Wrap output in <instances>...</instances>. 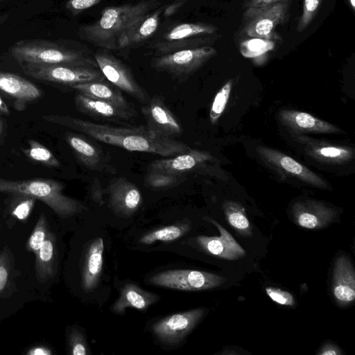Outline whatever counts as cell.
Segmentation results:
<instances>
[{
  "instance_id": "22",
  "label": "cell",
  "mask_w": 355,
  "mask_h": 355,
  "mask_svg": "<svg viewBox=\"0 0 355 355\" xmlns=\"http://www.w3.org/2000/svg\"><path fill=\"white\" fill-rule=\"evenodd\" d=\"M0 90L15 100V107L18 110H22L28 103L42 95L40 89L31 81L3 71H0Z\"/></svg>"
},
{
  "instance_id": "4",
  "label": "cell",
  "mask_w": 355,
  "mask_h": 355,
  "mask_svg": "<svg viewBox=\"0 0 355 355\" xmlns=\"http://www.w3.org/2000/svg\"><path fill=\"white\" fill-rule=\"evenodd\" d=\"M10 52L19 64H64L98 69L89 55L45 40H19L10 47Z\"/></svg>"
},
{
  "instance_id": "2",
  "label": "cell",
  "mask_w": 355,
  "mask_h": 355,
  "mask_svg": "<svg viewBox=\"0 0 355 355\" xmlns=\"http://www.w3.org/2000/svg\"><path fill=\"white\" fill-rule=\"evenodd\" d=\"M159 4L156 0H146L107 8L97 21L80 28V36L101 48H121L127 34Z\"/></svg>"
},
{
  "instance_id": "5",
  "label": "cell",
  "mask_w": 355,
  "mask_h": 355,
  "mask_svg": "<svg viewBox=\"0 0 355 355\" xmlns=\"http://www.w3.org/2000/svg\"><path fill=\"white\" fill-rule=\"evenodd\" d=\"M23 71L35 79L67 86L105 80L99 69L64 65L23 63Z\"/></svg>"
},
{
  "instance_id": "8",
  "label": "cell",
  "mask_w": 355,
  "mask_h": 355,
  "mask_svg": "<svg viewBox=\"0 0 355 355\" xmlns=\"http://www.w3.org/2000/svg\"><path fill=\"white\" fill-rule=\"evenodd\" d=\"M94 60L99 70L109 83L142 105L149 101L150 97L148 92L137 83L129 69L120 60L105 52L96 53Z\"/></svg>"
},
{
  "instance_id": "25",
  "label": "cell",
  "mask_w": 355,
  "mask_h": 355,
  "mask_svg": "<svg viewBox=\"0 0 355 355\" xmlns=\"http://www.w3.org/2000/svg\"><path fill=\"white\" fill-rule=\"evenodd\" d=\"M158 298L155 293L147 292L137 285L129 283L121 290L119 298L112 304V311L121 313L128 307L145 311L157 302Z\"/></svg>"
},
{
  "instance_id": "19",
  "label": "cell",
  "mask_w": 355,
  "mask_h": 355,
  "mask_svg": "<svg viewBox=\"0 0 355 355\" xmlns=\"http://www.w3.org/2000/svg\"><path fill=\"white\" fill-rule=\"evenodd\" d=\"M281 123L294 133H338L341 131L334 125L309 113L294 110H282L279 113Z\"/></svg>"
},
{
  "instance_id": "35",
  "label": "cell",
  "mask_w": 355,
  "mask_h": 355,
  "mask_svg": "<svg viewBox=\"0 0 355 355\" xmlns=\"http://www.w3.org/2000/svg\"><path fill=\"white\" fill-rule=\"evenodd\" d=\"M48 232L46 218L45 215L42 214L38 218L33 232L28 239V250L35 254L45 241Z\"/></svg>"
},
{
  "instance_id": "21",
  "label": "cell",
  "mask_w": 355,
  "mask_h": 355,
  "mask_svg": "<svg viewBox=\"0 0 355 355\" xmlns=\"http://www.w3.org/2000/svg\"><path fill=\"white\" fill-rule=\"evenodd\" d=\"M220 232L219 236H198L199 245L207 252L226 259H237L245 254L244 249L231 234L213 219L209 218Z\"/></svg>"
},
{
  "instance_id": "44",
  "label": "cell",
  "mask_w": 355,
  "mask_h": 355,
  "mask_svg": "<svg viewBox=\"0 0 355 355\" xmlns=\"http://www.w3.org/2000/svg\"><path fill=\"white\" fill-rule=\"evenodd\" d=\"M282 0H251L248 4V8H263L269 5L281 2Z\"/></svg>"
},
{
  "instance_id": "1",
  "label": "cell",
  "mask_w": 355,
  "mask_h": 355,
  "mask_svg": "<svg viewBox=\"0 0 355 355\" xmlns=\"http://www.w3.org/2000/svg\"><path fill=\"white\" fill-rule=\"evenodd\" d=\"M46 121L62 125L89 136L103 143L132 152L156 154L164 157L175 156L191 149L173 139L161 137L147 126L115 127L66 115L47 114Z\"/></svg>"
},
{
  "instance_id": "36",
  "label": "cell",
  "mask_w": 355,
  "mask_h": 355,
  "mask_svg": "<svg viewBox=\"0 0 355 355\" xmlns=\"http://www.w3.org/2000/svg\"><path fill=\"white\" fill-rule=\"evenodd\" d=\"M322 2V0H303V11L298 22V32L304 31L311 23Z\"/></svg>"
},
{
  "instance_id": "48",
  "label": "cell",
  "mask_w": 355,
  "mask_h": 355,
  "mask_svg": "<svg viewBox=\"0 0 355 355\" xmlns=\"http://www.w3.org/2000/svg\"><path fill=\"white\" fill-rule=\"evenodd\" d=\"M8 17L9 15L8 14L0 15V26L8 19Z\"/></svg>"
},
{
  "instance_id": "15",
  "label": "cell",
  "mask_w": 355,
  "mask_h": 355,
  "mask_svg": "<svg viewBox=\"0 0 355 355\" xmlns=\"http://www.w3.org/2000/svg\"><path fill=\"white\" fill-rule=\"evenodd\" d=\"M76 109L93 119L123 123L136 116L137 113L112 103L94 99L77 93L74 97Z\"/></svg>"
},
{
  "instance_id": "37",
  "label": "cell",
  "mask_w": 355,
  "mask_h": 355,
  "mask_svg": "<svg viewBox=\"0 0 355 355\" xmlns=\"http://www.w3.org/2000/svg\"><path fill=\"white\" fill-rule=\"evenodd\" d=\"M266 292L272 301L279 304L291 306L295 305V298L289 292L274 287H266Z\"/></svg>"
},
{
  "instance_id": "18",
  "label": "cell",
  "mask_w": 355,
  "mask_h": 355,
  "mask_svg": "<svg viewBox=\"0 0 355 355\" xmlns=\"http://www.w3.org/2000/svg\"><path fill=\"white\" fill-rule=\"evenodd\" d=\"M332 292L340 305H348L355 299V272L347 256L336 258L333 272Z\"/></svg>"
},
{
  "instance_id": "33",
  "label": "cell",
  "mask_w": 355,
  "mask_h": 355,
  "mask_svg": "<svg viewBox=\"0 0 355 355\" xmlns=\"http://www.w3.org/2000/svg\"><path fill=\"white\" fill-rule=\"evenodd\" d=\"M184 180V176H177L156 171H148L144 178V184L146 187L154 189H165L175 187Z\"/></svg>"
},
{
  "instance_id": "34",
  "label": "cell",
  "mask_w": 355,
  "mask_h": 355,
  "mask_svg": "<svg viewBox=\"0 0 355 355\" xmlns=\"http://www.w3.org/2000/svg\"><path fill=\"white\" fill-rule=\"evenodd\" d=\"M232 80L227 81L214 97L209 112V119L212 124L218 121L225 109L232 88Z\"/></svg>"
},
{
  "instance_id": "13",
  "label": "cell",
  "mask_w": 355,
  "mask_h": 355,
  "mask_svg": "<svg viewBox=\"0 0 355 355\" xmlns=\"http://www.w3.org/2000/svg\"><path fill=\"white\" fill-rule=\"evenodd\" d=\"M213 159L207 152L190 149L183 153L156 159L148 166V171L161 172L177 176L198 171Z\"/></svg>"
},
{
  "instance_id": "38",
  "label": "cell",
  "mask_w": 355,
  "mask_h": 355,
  "mask_svg": "<svg viewBox=\"0 0 355 355\" xmlns=\"http://www.w3.org/2000/svg\"><path fill=\"white\" fill-rule=\"evenodd\" d=\"M69 347L73 355L87 354V348L82 334L76 329H73L69 337Z\"/></svg>"
},
{
  "instance_id": "31",
  "label": "cell",
  "mask_w": 355,
  "mask_h": 355,
  "mask_svg": "<svg viewBox=\"0 0 355 355\" xmlns=\"http://www.w3.org/2000/svg\"><path fill=\"white\" fill-rule=\"evenodd\" d=\"M216 28L212 25L203 24H182L171 29L165 35L169 41L180 40L201 34H211Z\"/></svg>"
},
{
  "instance_id": "20",
  "label": "cell",
  "mask_w": 355,
  "mask_h": 355,
  "mask_svg": "<svg viewBox=\"0 0 355 355\" xmlns=\"http://www.w3.org/2000/svg\"><path fill=\"white\" fill-rule=\"evenodd\" d=\"M305 153L314 159L327 164H342L354 157V150L349 146H338L321 141L298 136Z\"/></svg>"
},
{
  "instance_id": "30",
  "label": "cell",
  "mask_w": 355,
  "mask_h": 355,
  "mask_svg": "<svg viewBox=\"0 0 355 355\" xmlns=\"http://www.w3.org/2000/svg\"><path fill=\"white\" fill-rule=\"evenodd\" d=\"M28 148L23 149L24 155L40 164L49 167H59L60 162L53 153L40 142L31 139L28 142Z\"/></svg>"
},
{
  "instance_id": "39",
  "label": "cell",
  "mask_w": 355,
  "mask_h": 355,
  "mask_svg": "<svg viewBox=\"0 0 355 355\" xmlns=\"http://www.w3.org/2000/svg\"><path fill=\"white\" fill-rule=\"evenodd\" d=\"M25 198L14 207L12 211V215L20 220H24L29 216L36 200L29 196H25Z\"/></svg>"
},
{
  "instance_id": "10",
  "label": "cell",
  "mask_w": 355,
  "mask_h": 355,
  "mask_svg": "<svg viewBox=\"0 0 355 355\" xmlns=\"http://www.w3.org/2000/svg\"><path fill=\"white\" fill-rule=\"evenodd\" d=\"M141 111L147 128L156 135L173 139L183 133L181 123L159 96L150 97Z\"/></svg>"
},
{
  "instance_id": "6",
  "label": "cell",
  "mask_w": 355,
  "mask_h": 355,
  "mask_svg": "<svg viewBox=\"0 0 355 355\" xmlns=\"http://www.w3.org/2000/svg\"><path fill=\"white\" fill-rule=\"evenodd\" d=\"M222 276L195 270H170L156 273L149 278L152 284L181 291L211 289L223 284Z\"/></svg>"
},
{
  "instance_id": "7",
  "label": "cell",
  "mask_w": 355,
  "mask_h": 355,
  "mask_svg": "<svg viewBox=\"0 0 355 355\" xmlns=\"http://www.w3.org/2000/svg\"><path fill=\"white\" fill-rule=\"evenodd\" d=\"M216 53V49L209 46L180 50L157 58L153 66L182 79L196 71Z\"/></svg>"
},
{
  "instance_id": "24",
  "label": "cell",
  "mask_w": 355,
  "mask_h": 355,
  "mask_svg": "<svg viewBox=\"0 0 355 355\" xmlns=\"http://www.w3.org/2000/svg\"><path fill=\"white\" fill-rule=\"evenodd\" d=\"M103 239L98 237L88 245L84 256L82 285L85 291L93 290L98 284L103 263Z\"/></svg>"
},
{
  "instance_id": "23",
  "label": "cell",
  "mask_w": 355,
  "mask_h": 355,
  "mask_svg": "<svg viewBox=\"0 0 355 355\" xmlns=\"http://www.w3.org/2000/svg\"><path fill=\"white\" fill-rule=\"evenodd\" d=\"M70 87L77 93L87 97L106 101L124 110L137 113L133 105L128 101L121 91L106 79L75 84Z\"/></svg>"
},
{
  "instance_id": "26",
  "label": "cell",
  "mask_w": 355,
  "mask_h": 355,
  "mask_svg": "<svg viewBox=\"0 0 355 355\" xmlns=\"http://www.w3.org/2000/svg\"><path fill=\"white\" fill-rule=\"evenodd\" d=\"M35 256L36 276L40 282H46L54 276L57 266L56 239L52 232H48Z\"/></svg>"
},
{
  "instance_id": "17",
  "label": "cell",
  "mask_w": 355,
  "mask_h": 355,
  "mask_svg": "<svg viewBox=\"0 0 355 355\" xmlns=\"http://www.w3.org/2000/svg\"><path fill=\"white\" fill-rule=\"evenodd\" d=\"M291 212L298 225L311 230L327 226L336 216L335 209L313 200L295 202Z\"/></svg>"
},
{
  "instance_id": "41",
  "label": "cell",
  "mask_w": 355,
  "mask_h": 355,
  "mask_svg": "<svg viewBox=\"0 0 355 355\" xmlns=\"http://www.w3.org/2000/svg\"><path fill=\"white\" fill-rule=\"evenodd\" d=\"M103 0H69L66 3V8L73 14H77L94 5L98 3Z\"/></svg>"
},
{
  "instance_id": "11",
  "label": "cell",
  "mask_w": 355,
  "mask_h": 355,
  "mask_svg": "<svg viewBox=\"0 0 355 355\" xmlns=\"http://www.w3.org/2000/svg\"><path fill=\"white\" fill-rule=\"evenodd\" d=\"M204 309H196L168 315L157 321L152 330L162 342L175 344L180 342L201 320Z\"/></svg>"
},
{
  "instance_id": "16",
  "label": "cell",
  "mask_w": 355,
  "mask_h": 355,
  "mask_svg": "<svg viewBox=\"0 0 355 355\" xmlns=\"http://www.w3.org/2000/svg\"><path fill=\"white\" fill-rule=\"evenodd\" d=\"M112 209L123 216H130L141 204L142 196L138 187L125 178L112 179L108 186Z\"/></svg>"
},
{
  "instance_id": "14",
  "label": "cell",
  "mask_w": 355,
  "mask_h": 355,
  "mask_svg": "<svg viewBox=\"0 0 355 355\" xmlns=\"http://www.w3.org/2000/svg\"><path fill=\"white\" fill-rule=\"evenodd\" d=\"M65 139L78 162L85 167L110 174L116 173L107 155L100 147L76 134L69 133Z\"/></svg>"
},
{
  "instance_id": "42",
  "label": "cell",
  "mask_w": 355,
  "mask_h": 355,
  "mask_svg": "<svg viewBox=\"0 0 355 355\" xmlns=\"http://www.w3.org/2000/svg\"><path fill=\"white\" fill-rule=\"evenodd\" d=\"M92 198L99 204L103 203V192L101 184L98 178H94L91 186Z\"/></svg>"
},
{
  "instance_id": "32",
  "label": "cell",
  "mask_w": 355,
  "mask_h": 355,
  "mask_svg": "<svg viewBox=\"0 0 355 355\" xmlns=\"http://www.w3.org/2000/svg\"><path fill=\"white\" fill-rule=\"evenodd\" d=\"M274 46L275 43L269 39L252 37L243 41L239 49L244 57L254 58L271 51Z\"/></svg>"
},
{
  "instance_id": "45",
  "label": "cell",
  "mask_w": 355,
  "mask_h": 355,
  "mask_svg": "<svg viewBox=\"0 0 355 355\" xmlns=\"http://www.w3.org/2000/svg\"><path fill=\"white\" fill-rule=\"evenodd\" d=\"M186 0H178L173 3L171 4L164 10V15L169 17L176 12L180 7H181Z\"/></svg>"
},
{
  "instance_id": "9",
  "label": "cell",
  "mask_w": 355,
  "mask_h": 355,
  "mask_svg": "<svg viewBox=\"0 0 355 355\" xmlns=\"http://www.w3.org/2000/svg\"><path fill=\"white\" fill-rule=\"evenodd\" d=\"M257 153L268 166L282 175L291 176L309 185L327 189V183L309 168L290 156L267 146H258Z\"/></svg>"
},
{
  "instance_id": "3",
  "label": "cell",
  "mask_w": 355,
  "mask_h": 355,
  "mask_svg": "<svg viewBox=\"0 0 355 355\" xmlns=\"http://www.w3.org/2000/svg\"><path fill=\"white\" fill-rule=\"evenodd\" d=\"M60 182L46 178L12 180L0 178V193L29 196L40 200L62 218L72 216L86 209L79 201L63 193Z\"/></svg>"
},
{
  "instance_id": "43",
  "label": "cell",
  "mask_w": 355,
  "mask_h": 355,
  "mask_svg": "<svg viewBox=\"0 0 355 355\" xmlns=\"http://www.w3.org/2000/svg\"><path fill=\"white\" fill-rule=\"evenodd\" d=\"M319 355H340L342 352L340 348L334 344L328 343L324 344L318 352Z\"/></svg>"
},
{
  "instance_id": "51",
  "label": "cell",
  "mask_w": 355,
  "mask_h": 355,
  "mask_svg": "<svg viewBox=\"0 0 355 355\" xmlns=\"http://www.w3.org/2000/svg\"><path fill=\"white\" fill-rule=\"evenodd\" d=\"M2 1V0H0V1Z\"/></svg>"
},
{
  "instance_id": "12",
  "label": "cell",
  "mask_w": 355,
  "mask_h": 355,
  "mask_svg": "<svg viewBox=\"0 0 355 355\" xmlns=\"http://www.w3.org/2000/svg\"><path fill=\"white\" fill-rule=\"evenodd\" d=\"M288 6L283 2L263 8H248L245 33L251 37L269 39L277 25L284 21Z\"/></svg>"
},
{
  "instance_id": "28",
  "label": "cell",
  "mask_w": 355,
  "mask_h": 355,
  "mask_svg": "<svg viewBox=\"0 0 355 355\" xmlns=\"http://www.w3.org/2000/svg\"><path fill=\"white\" fill-rule=\"evenodd\" d=\"M223 210L230 225L244 234L250 232V224L245 214L244 207L233 201H225Z\"/></svg>"
},
{
  "instance_id": "40",
  "label": "cell",
  "mask_w": 355,
  "mask_h": 355,
  "mask_svg": "<svg viewBox=\"0 0 355 355\" xmlns=\"http://www.w3.org/2000/svg\"><path fill=\"white\" fill-rule=\"evenodd\" d=\"M9 258L3 250L0 254V293L5 289L9 277Z\"/></svg>"
},
{
  "instance_id": "49",
  "label": "cell",
  "mask_w": 355,
  "mask_h": 355,
  "mask_svg": "<svg viewBox=\"0 0 355 355\" xmlns=\"http://www.w3.org/2000/svg\"><path fill=\"white\" fill-rule=\"evenodd\" d=\"M350 2H351L352 8H355V0H350Z\"/></svg>"
},
{
  "instance_id": "47",
  "label": "cell",
  "mask_w": 355,
  "mask_h": 355,
  "mask_svg": "<svg viewBox=\"0 0 355 355\" xmlns=\"http://www.w3.org/2000/svg\"><path fill=\"white\" fill-rule=\"evenodd\" d=\"M0 112L3 113V114H9L10 110L6 105V103L4 102V101L2 99V98L0 96Z\"/></svg>"
},
{
  "instance_id": "29",
  "label": "cell",
  "mask_w": 355,
  "mask_h": 355,
  "mask_svg": "<svg viewBox=\"0 0 355 355\" xmlns=\"http://www.w3.org/2000/svg\"><path fill=\"white\" fill-rule=\"evenodd\" d=\"M189 230L186 225H173L155 230L142 236L139 242L151 244L155 241H172L178 239Z\"/></svg>"
},
{
  "instance_id": "46",
  "label": "cell",
  "mask_w": 355,
  "mask_h": 355,
  "mask_svg": "<svg viewBox=\"0 0 355 355\" xmlns=\"http://www.w3.org/2000/svg\"><path fill=\"white\" fill-rule=\"evenodd\" d=\"M51 352L49 349L44 347H37L31 349L28 352L29 355H49L51 354Z\"/></svg>"
},
{
  "instance_id": "27",
  "label": "cell",
  "mask_w": 355,
  "mask_h": 355,
  "mask_svg": "<svg viewBox=\"0 0 355 355\" xmlns=\"http://www.w3.org/2000/svg\"><path fill=\"white\" fill-rule=\"evenodd\" d=\"M162 8L155 12L148 14L124 38L121 48L133 43L139 42L152 35L159 24Z\"/></svg>"
},
{
  "instance_id": "50",
  "label": "cell",
  "mask_w": 355,
  "mask_h": 355,
  "mask_svg": "<svg viewBox=\"0 0 355 355\" xmlns=\"http://www.w3.org/2000/svg\"><path fill=\"white\" fill-rule=\"evenodd\" d=\"M2 128H3V124H2L1 121L0 120V135L2 132Z\"/></svg>"
}]
</instances>
